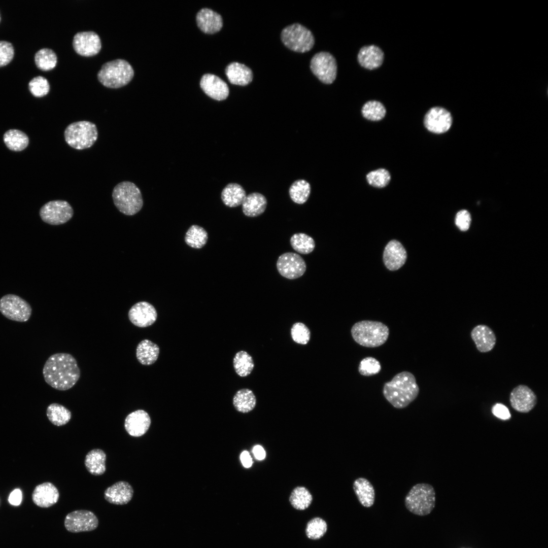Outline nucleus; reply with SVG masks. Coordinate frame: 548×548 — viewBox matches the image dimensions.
<instances>
[{"mask_svg": "<svg viewBox=\"0 0 548 548\" xmlns=\"http://www.w3.org/2000/svg\"><path fill=\"white\" fill-rule=\"evenodd\" d=\"M352 336L359 345L376 348L386 342L389 335L388 326L381 322L363 320L355 323L351 329Z\"/></svg>", "mask_w": 548, "mask_h": 548, "instance_id": "obj_3", "label": "nucleus"}, {"mask_svg": "<svg viewBox=\"0 0 548 548\" xmlns=\"http://www.w3.org/2000/svg\"><path fill=\"white\" fill-rule=\"evenodd\" d=\"M381 370L380 362L372 357L363 359L358 366L359 373L363 376H369L379 373Z\"/></svg>", "mask_w": 548, "mask_h": 548, "instance_id": "obj_44", "label": "nucleus"}, {"mask_svg": "<svg viewBox=\"0 0 548 548\" xmlns=\"http://www.w3.org/2000/svg\"><path fill=\"white\" fill-rule=\"evenodd\" d=\"M35 61L37 66L41 70L47 71L54 68L57 62L56 53L49 48L39 50L35 54Z\"/></svg>", "mask_w": 548, "mask_h": 548, "instance_id": "obj_41", "label": "nucleus"}, {"mask_svg": "<svg viewBox=\"0 0 548 548\" xmlns=\"http://www.w3.org/2000/svg\"><path fill=\"white\" fill-rule=\"evenodd\" d=\"M281 39L286 47L299 53L309 51L315 44V39L311 31L299 23H294L283 28L281 33Z\"/></svg>", "mask_w": 548, "mask_h": 548, "instance_id": "obj_8", "label": "nucleus"}, {"mask_svg": "<svg viewBox=\"0 0 548 548\" xmlns=\"http://www.w3.org/2000/svg\"><path fill=\"white\" fill-rule=\"evenodd\" d=\"M14 54L13 47L10 42L0 41V67L9 63L12 60Z\"/></svg>", "mask_w": 548, "mask_h": 548, "instance_id": "obj_47", "label": "nucleus"}, {"mask_svg": "<svg viewBox=\"0 0 548 548\" xmlns=\"http://www.w3.org/2000/svg\"><path fill=\"white\" fill-rule=\"evenodd\" d=\"M133 76V67L123 59H116L104 63L97 73L99 81L104 86L111 88L126 85Z\"/></svg>", "mask_w": 548, "mask_h": 548, "instance_id": "obj_5", "label": "nucleus"}, {"mask_svg": "<svg viewBox=\"0 0 548 548\" xmlns=\"http://www.w3.org/2000/svg\"><path fill=\"white\" fill-rule=\"evenodd\" d=\"M133 490L127 482L119 481L108 487L104 492L105 499L116 505H124L132 499Z\"/></svg>", "mask_w": 548, "mask_h": 548, "instance_id": "obj_22", "label": "nucleus"}, {"mask_svg": "<svg viewBox=\"0 0 548 548\" xmlns=\"http://www.w3.org/2000/svg\"><path fill=\"white\" fill-rule=\"evenodd\" d=\"M59 493L57 488L52 483L46 482L37 486L32 494V499L37 506L49 507L57 503Z\"/></svg>", "mask_w": 548, "mask_h": 548, "instance_id": "obj_21", "label": "nucleus"}, {"mask_svg": "<svg viewBox=\"0 0 548 548\" xmlns=\"http://www.w3.org/2000/svg\"><path fill=\"white\" fill-rule=\"evenodd\" d=\"M150 417L144 410H136L127 415L125 419L124 427L127 432L133 437L145 434L150 428Z\"/></svg>", "mask_w": 548, "mask_h": 548, "instance_id": "obj_18", "label": "nucleus"}, {"mask_svg": "<svg viewBox=\"0 0 548 548\" xmlns=\"http://www.w3.org/2000/svg\"><path fill=\"white\" fill-rule=\"evenodd\" d=\"M196 22L198 27L204 33H216L222 27L223 20L220 14L208 9H201L196 15Z\"/></svg>", "mask_w": 548, "mask_h": 548, "instance_id": "obj_23", "label": "nucleus"}, {"mask_svg": "<svg viewBox=\"0 0 548 548\" xmlns=\"http://www.w3.org/2000/svg\"><path fill=\"white\" fill-rule=\"evenodd\" d=\"M509 401L515 410L521 413H527L536 405L537 396L528 386L521 385L512 390Z\"/></svg>", "mask_w": 548, "mask_h": 548, "instance_id": "obj_17", "label": "nucleus"}, {"mask_svg": "<svg viewBox=\"0 0 548 548\" xmlns=\"http://www.w3.org/2000/svg\"><path fill=\"white\" fill-rule=\"evenodd\" d=\"M492 412L494 416L502 420H507L511 417L508 409L501 403L494 405L492 407Z\"/></svg>", "mask_w": 548, "mask_h": 548, "instance_id": "obj_49", "label": "nucleus"}, {"mask_svg": "<svg viewBox=\"0 0 548 548\" xmlns=\"http://www.w3.org/2000/svg\"><path fill=\"white\" fill-rule=\"evenodd\" d=\"M47 416L49 420L54 425L60 426L67 424L72 416L69 409L58 403L50 404L47 408Z\"/></svg>", "mask_w": 548, "mask_h": 548, "instance_id": "obj_35", "label": "nucleus"}, {"mask_svg": "<svg viewBox=\"0 0 548 548\" xmlns=\"http://www.w3.org/2000/svg\"><path fill=\"white\" fill-rule=\"evenodd\" d=\"M0 312L9 320L25 322L29 319L32 309L30 305L20 296L9 294L0 299Z\"/></svg>", "mask_w": 548, "mask_h": 548, "instance_id": "obj_9", "label": "nucleus"}, {"mask_svg": "<svg viewBox=\"0 0 548 548\" xmlns=\"http://www.w3.org/2000/svg\"><path fill=\"white\" fill-rule=\"evenodd\" d=\"M327 529L328 526L326 522L320 517H316L307 522L304 531L307 538L317 540L324 536Z\"/></svg>", "mask_w": 548, "mask_h": 548, "instance_id": "obj_39", "label": "nucleus"}, {"mask_svg": "<svg viewBox=\"0 0 548 548\" xmlns=\"http://www.w3.org/2000/svg\"><path fill=\"white\" fill-rule=\"evenodd\" d=\"M419 388L413 373L404 371L396 374L391 381L384 384L383 393L386 399L395 408L407 407L418 396Z\"/></svg>", "mask_w": 548, "mask_h": 548, "instance_id": "obj_2", "label": "nucleus"}, {"mask_svg": "<svg viewBox=\"0 0 548 548\" xmlns=\"http://www.w3.org/2000/svg\"><path fill=\"white\" fill-rule=\"evenodd\" d=\"M254 456L258 460H263L266 456V453L264 448L260 445L255 446L252 450Z\"/></svg>", "mask_w": 548, "mask_h": 548, "instance_id": "obj_52", "label": "nucleus"}, {"mask_svg": "<svg viewBox=\"0 0 548 548\" xmlns=\"http://www.w3.org/2000/svg\"><path fill=\"white\" fill-rule=\"evenodd\" d=\"M128 317L130 322L140 328L149 327L157 318V312L154 306L148 302L143 301L133 304L129 309Z\"/></svg>", "mask_w": 548, "mask_h": 548, "instance_id": "obj_16", "label": "nucleus"}, {"mask_svg": "<svg viewBox=\"0 0 548 548\" xmlns=\"http://www.w3.org/2000/svg\"><path fill=\"white\" fill-rule=\"evenodd\" d=\"M4 141L10 150L20 151L27 146L29 139L23 132L18 129H10L4 134Z\"/></svg>", "mask_w": 548, "mask_h": 548, "instance_id": "obj_34", "label": "nucleus"}, {"mask_svg": "<svg viewBox=\"0 0 548 548\" xmlns=\"http://www.w3.org/2000/svg\"><path fill=\"white\" fill-rule=\"evenodd\" d=\"M361 113L362 116L366 119L377 121L382 120L385 117L386 110L381 102L370 100L363 106Z\"/></svg>", "mask_w": 548, "mask_h": 548, "instance_id": "obj_42", "label": "nucleus"}, {"mask_svg": "<svg viewBox=\"0 0 548 548\" xmlns=\"http://www.w3.org/2000/svg\"><path fill=\"white\" fill-rule=\"evenodd\" d=\"M470 222V214L467 210L460 211L456 214L455 224L460 230L463 231L467 230L469 228Z\"/></svg>", "mask_w": 548, "mask_h": 548, "instance_id": "obj_48", "label": "nucleus"}, {"mask_svg": "<svg viewBox=\"0 0 548 548\" xmlns=\"http://www.w3.org/2000/svg\"><path fill=\"white\" fill-rule=\"evenodd\" d=\"M407 257L406 252L401 244L396 240L390 241L386 245L383 253L385 266L390 270H396L404 264Z\"/></svg>", "mask_w": 548, "mask_h": 548, "instance_id": "obj_20", "label": "nucleus"}, {"mask_svg": "<svg viewBox=\"0 0 548 548\" xmlns=\"http://www.w3.org/2000/svg\"><path fill=\"white\" fill-rule=\"evenodd\" d=\"M354 493L360 503L365 507L372 506L375 500V491L371 483L366 478L360 477L353 483Z\"/></svg>", "mask_w": 548, "mask_h": 548, "instance_id": "obj_27", "label": "nucleus"}, {"mask_svg": "<svg viewBox=\"0 0 548 548\" xmlns=\"http://www.w3.org/2000/svg\"><path fill=\"white\" fill-rule=\"evenodd\" d=\"M40 216L45 223L58 225L69 221L74 214L71 204L65 200H51L44 204L40 210Z\"/></svg>", "mask_w": 548, "mask_h": 548, "instance_id": "obj_11", "label": "nucleus"}, {"mask_svg": "<svg viewBox=\"0 0 548 548\" xmlns=\"http://www.w3.org/2000/svg\"><path fill=\"white\" fill-rule=\"evenodd\" d=\"M66 529L72 533L91 531L98 525V520L92 512L87 510H77L68 513L64 519Z\"/></svg>", "mask_w": 548, "mask_h": 548, "instance_id": "obj_12", "label": "nucleus"}, {"mask_svg": "<svg viewBox=\"0 0 548 548\" xmlns=\"http://www.w3.org/2000/svg\"><path fill=\"white\" fill-rule=\"evenodd\" d=\"M453 122L451 113L440 107H434L429 109L424 118V125L431 132L440 134L447 132Z\"/></svg>", "mask_w": 548, "mask_h": 548, "instance_id": "obj_14", "label": "nucleus"}, {"mask_svg": "<svg viewBox=\"0 0 548 548\" xmlns=\"http://www.w3.org/2000/svg\"><path fill=\"white\" fill-rule=\"evenodd\" d=\"M247 195L243 187L235 183L228 184L221 192V199L226 206L234 208L242 204Z\"/></svg>", "mask_w": 548, "mask_h": 548, "instance_id": "obj_30", "label": "nucleus"}, {"mask_svg": "<svg viewBox=\"0 0 548 548\" xmlns=\"http://www.w3.org/2000/svg\"><path fill=\"white\" fill-rule=\"evenodd\" d=\"M384 58V54L382 49L373 45L362 47L357 56L359 64L368 70L380 67L383 62Z\"/></svg>", "mask_w": 548, "mask_h": 548, "instance_id": "obj_25", "label": "nucleus"}, {"mask_svg": "<svg viewBox=\"0 0 548 548\" xmlns=\"http://www.w3.org/2000/svg\"><path fill=\"white\" fill-rule=\"evenodd\" d=\"M233 365L235 372L241 377L249 375L254 367L252 357L245 351L236 353L233 359Z\"/></svg>", "mask_w": 548, "mask_h": 548, "instance_id": "obj_37", "label": "nucleus"}, {"mask_svg": "<svg viewBox=\"0 0 548 548\" xmlns=\"http://www.w3.org/2000/svg\"><path fill=\"white\" fill-rule=\"evenodd\" d=\"M313 501V495L306 488L303 486H297L294 488L289 497L290 505L297 510L306 509L311 505Z\"/></svg>", "mask_w": 548, "mask_h": 548, "instance_id": "obj_33", "label": "nucleus"}, {"mask_svg": "<svg viewBox=\"0 0 548 548\" xmlns=\"http://www.w3.org/2000/svg\"><path fill=\"white\" fill-rule=\"evenodd\" d=\"M200 86L207 95L217 100H224L229 94L227 84L213 74L204 75L200 80Z\"/></svg>", "mask_w": 548, "mask_h": 548, "instance_id": "obj_19", "label": "nucleus"}, {"mask_svg": "<svg viewBox=\"0 0 548 548\" xmlns=\"http://www.w3.org/2000/svg\"><path fill=\"white\" fill-rule=\"evenodd\" d=\"M22 495L19 489L14 490L10 494L8 501L9 503L14 506H18L21 504Z\"/></svg>", "mask_w": 548, "mask_h": 548, "instance_id": "obj_50", "label": "nucleus"}, {"mask_svg": "<svg viewBox=\"0 0 548 548\" xmlns=\"http://www.w3.org/2000/svg\"><path fill=\"white\" fill-rule=\"evenodd\" d=\"M277 268L282 276L293 280L301 277L304 273L306 265L304 259L299 255L293 252H286L279 257Z\"/></svg>", "mask_w": 548, "mask_h": 548, "instance_id": "obj_13", "label": "nucleus"}, {"mask_svg": "<svg viewBox=\"0 0 548 548\" xmlns=\"http://www.w3.org/2000/svg\"><path fill=\"white\" fill-rule=\"evenodd\" d=\"M311 190V185L307 181L304 179H298L291 184L289 193L293 202L297 204H303L307 200Z\"/></svg>", "mask_w": 548, "mask_h": 548, "instance_id": "obj_36", "label": "nucleus"}, {"mask_svg": "<svg viewBox=\"0 0 548 548\" xmlns=\"http://www.w3.org/2000/svg\"><path fill=\"white\" fill-rule=\"evenodd\" d=\"M290 244L295 251L301 254L311 253L315 247L314 239L304 233L294 234L290 238Z\"/></svg>", "mask_w": 548, "mask_h": 548, "instance_id": "obj_40", "label": "nucleus"}, {"mask_svg": "<svg viewBox=\"0 0 548 548\" xmlns=\"http://www.w3.org/2000/svg\"><path fill=\"white\" fill-rule=\"evenodd\" d=\"M404 504L406 509L416 515H429L435 505V492L433 487L427 483L414 485L406 494Z\"/></svg>", "mask_w": 548, "mask_h": 548, "instance_id": "obj_6", "label": "nucleus"}, {"mask_svg": "<svg viewBox=\"0 0 548 548\" xmlns=\"http://www.w3.org/2000/svg\"><path fill=\"white\" fill-rule=\"evenodd\" d=\"M112 195L115 207L126 215L136 214L143 206L140 189L130 181H123L117 184L113 190Z\"/></svg>", "mask_w": 548, "mask_h": 548, "instance_id": "obj_4", "label": "nucleus"}, {"mask_svg": "<svg viewBox=\"0 0 548 548\" xmlns=\"http://www.w3.org/2000/svg\"><path fill=\"white\" fill-rule=\"evenodd\" d=\"M267 204V199L263 194L253 192L246 196L242 204L243 212L248 217H257L264 212Z\"/></svg>", "mask_w": 548, "mask_h": 548, "instance_id": "obj_28", "label": "nucleus"}, {"mask_svg": "<svg viewBox=\"0 0 548 548\" xmlns=\"http://www.w3.org/2000/svg\"><path fill=\"white\" fill-rule=\"evenodd\" d=\"M73 46L75 51L80 55L91 56L99 52L101 43L99 36L95 32L81 31L74 35Z\"/></svg>", "mask_w": 548, "mask_h": 548, "instance_id": "obj_15", "label": "nucleus"}, {"mask_svg": "<svg viewBox=\"0 0 548 548\" xmlns=\"http://www.w3.org/2000/svg\"><path fill=\"white\" fill-rule=\"evenodd\" d=\"M256 404V398L254 393L249 389L238 390L233 397V405L235 409L242 413L252 411Z\"/></svg>", "mask_w": 548, "mask_h": 548, "instance_id": "obj_32", "label": "nucleus"}, {"mask_svg": "<svg viewBox=\"0 0 548 548\" xmlns=\"http://www.w3.org/2000/svg\"><path fill=\"white\" fill-rule=\"evenodd\" d=\"M225 74L232 84L246 86L250 83L253 78L252 70L245 64L233 62L227 65Z\"/></svg>", "mask_w": 548, "mask_h": 548, "instance_id": "obj_26", "label": "nucleus"}, {"mask_svg": "<svg viewBox=\"0 0 548 548\" xmlns=\"http://www.w3.org/2000/svg\"><path fill=\"white\" fill-rule=\"evenodd\" d=\"M44 379L55 389L65 391L72 388L80 378L76 359L70 354L58 353L51 355L43 368Z\"/></svg>", "mask_w": 548, "mask_h": 548, "instance_id": "obj_1", "label": "nucleus"}, {"mask_svg": "<svg viewBox=\"0 0 548 548\" xmlns=\"http://www.w3.org/2000/svg\"><path fill=\"white\" fill-rule=\"evenodd\" d=\"M310 68L314 75L324 84H330L336 79V61L330 53L320 52L315 54L311 60Z\"/></svg>", "mask_w": 548, "mask_h": 548, "instance_id": "obj_10", "label": "nucleus"}, {"mask_svg": "<svg viewBox=\"0 0 548 548\" xmlns=\"http://www.w3.org/2000/svg\"><path fill=\"white\" fill-rule=\"evenodd\" d=\"M28 88L34 96L41 97L46 95L49 92L50 85L45 78L37 76L30 80L28 84Z\"/></svg>", "mask_w": 548, "mask_h": 548, "instance_id": "obj_45", "label": "nucleus"}, {"mask_svg": "<svg viewBox=\"0 0 548 548\" xmlns=\"http://www.w3.org/2000/svg\"><path fill=\"white\" fill-rule=\"evenodd\" d=\"M471 337L477 349L482 353L491 351L496 344V338L494 332L485 325L475 326L471 332Z\"/></svg>", "mask_w": 548, "mask_h": 548, "instance_id": "obj_24", "label": "nucleus"}, {"mask_svg": "<svg viewBox=\"0 0 548 548\" xmlns=\"http://www.w3.org/2000/svg\"><path fill=\"white\" fill-rule=\"evenodd\" d=\"M291 335L295 342L306 345L310 339L311 332L304 324L296 322L293 325L291 329Z\"/></svg>", "mask_w": 548, "mask_h": 548, "instance_id": "obj_46", "label": "nucleus"}, {"mask_svg": "<svg viewBox=\"0 0 548 548\" xmlns=\"http://www.w3.org/2000/svg\"><path fill=\"white\" fill-rule=\"evenodd\" d=\"M0 20H1V17H0Z\"/></svg>", "mask_w": 548, "mask_h": 548, "instance_id": "obj_53", "label": "nucleus"}, {"mask_svg": "<svg viewBox=\"0 0 548 548\" xmlns=\"http://www.w3.org/2000/svg\"><path fill=\"white\" fill-rule=\"evenodd\" d=\"M106 455L101 450L95 449L89 451L85 459V465L88 471L94 475H100L106 471Z\"/></svg>", "mask_w": 548, "mask_h": 548, "instance_id": "obj_31", "label": "nucleus"}, {"mask_svg": "<svg viewBox=\"0 0 548 548\" xmlns=\"http://www.w3.org/2000/svg\"><path fill=\"white\" fill-rule=\"evenodd\" d=\"M366 178L370 185L376 188H383L389 183L391 175L387 169L379 168L368 173Z\"/></svg>", "mask_w": 548, "mask_h": 548, "instance_id": "obj_43", "label": "nucleus"}, {"mask_svg": "<svg viewBox=\"0 0 548 548\" xmlns=\"http://www.w3.org/2000/svg\"><path fill=\"white\" fill-rule=\"evenodd\" d=\"M208 238V233L203 228L197 225H193L186 232L185 241L189 246L193 248L200 249L206 244Z\"/></svg>", "mask_w": 548, "mask_h": 548, "instance_id": "obj_38", "label": "nucleus"}, {"mask_svg": "<svg viewBox=\"0 0 548 548\" xmlns=\"http://www.w3.org/2000/svg\"><path fill=\"white\" fill-rule=\"evenodd\" d=\"M64 136L66 143L76 150L91 147L98 138L96 125L88 121H79L70 124L65 129Z\"/></svg>", "mask_w": 548, "mask_h": 548, "instance_id": "obj_7", "label": "nucleus"}, {"mask_svg": "<svg viewBox=\"0 0 548 548\" xmlns=\"http://www.w3.org/2000/svg\"><path fill=\"white\" fill-rule=\"evenodd\" d=\"M241 461L245 468H250L253 464V460L249 453L247 451H243L240 455Z\"/></svg>", "mask_w": 548, "mask_h": 548, "instance_id": "obj_51", "label": "nucleus"}, {"mask_svg": "<svg viewBox=\"0 0 548 548\" xmlns=\"http://www.w3.org/2000/svg\"><path fill=\"white\" fill-rule=\"evenodd\" d=\"M159 351V347L157 344L149 339H143L136 347V357L141 364L150 365L157 360Z\"/></svg>", "mask_w": 548, "mask_h": 548, "instance_id": "obj_29", "label": "nucleus"}]
</instances>
